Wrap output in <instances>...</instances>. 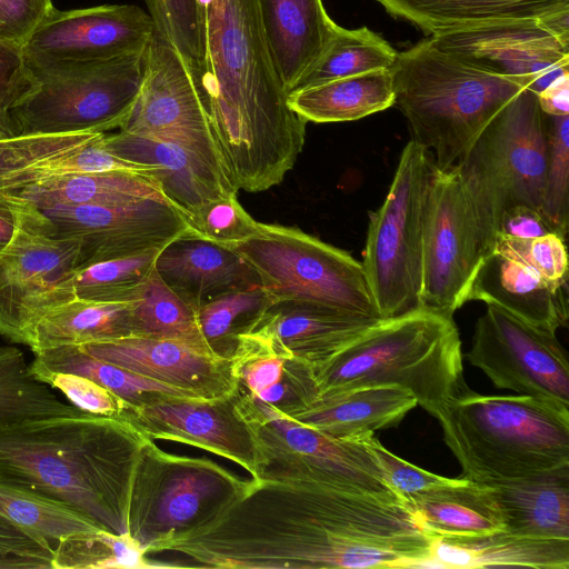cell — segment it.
<instances>
[{
	"label": "cell",
	"instance_id": "7402d4cb",
	"mask_svg": "<svg viewBox=\"0 0 569 569\" xmlns=\"http://www.w3.org/2000/svg\"><path fill=\"white\" fill-rule=\"evenodd\" d=\"M470 300L498 307L552 333L568 323L567 284L551 283L498 252L483 258L469 291Z\"/></svg>",
	"mask_w": 569,
	"mask_h": 569
},
{
	"label": "cell",
	"instance_id": "db71d44e",
	"mask_svg": "<svg viewBox=\"0 0 569 569\" xmlns=\"http://www.w3.org/2000/svg\"><path fill=\"white\" fill-rule=\"evenodd\" d=\"M19 224L18 206L0 197V252L9 244Z\"/></svg>",
	"mask_w": 569,
	"mask_h": 569
},
{
	"label": "cell",
	"instance_id": "277c9868",
	"mask_svg": "<svg viewBox=\"0 0 569 569\" xmlns=\"http://www.w3.org/2000/svg\"><path fill=\"white\" fill-rule=\"evenodd\" d=\"M319 396L371 386H398L437 418L469 387L452 320L419 309L382 319L316 369Z\"/></svg>",
	"mask_w": 569,
	"mask_h": 569
},
{
	"label": "cell",
	"instance_id": "4fadbf2b",
	"mask_svg": "<svg viewBox=\"0 0 569 569\" xmlns=\"http://www.w3.org/2000/svg\"><path fill=\"white\" fill-rule=\"evenodd\" d=\"M150 13L134 4L53 8L23 42L32 73L110 60L148 47L156 32Z\"/></svg>",
	"mask_w": 569,
	"mask_h": 569
},
{
	"label": "cell",
	"instance_id": "7a4b0ae2",
	"mask_svg": "<svg viewBox=\"0 0 569 569\" xmlns=\"http://www.w3.org/2000/svg\"><path fill=\"white\" fill-rule=\"evenodd\" d=\"M116 417L81 410L0 426V477L67 502L122 533L127 438Z\"/></svg>",
	"mask_w": 569,
	"mask_h": 569
},
{
	"label": "cell",
	"instance_id": "74e56055",
	"mask_svg": "<svg viewBox=\"0 0 569 569\" xmlns=\"http://www.w3.org/2000/svg\"><path fill=\"white\" fill-rule=\"evenodd\" d=\"M131 307L133 335L209 346L202 337L197 311L174 293L156 270Z\"/></svg>",
	"mask_w": 569,
	"mask_h": 569
},
{
	"label": "cell",
	"instance_id": "52a82bcc",
	"mask_svg": "<svg viewBox=\"0 0 569 569\" xmlns=\"http://www.w3.org/2000/svg\"><path fill=\"white\" fill-rule=\"evenodd\" d=\"M231 250L256 272L272 303L296 301L382 319L362 263L298 228L258 222L254 234Z\"/></svg>",
	"mask_w": 569,
	"mask_h": 569
},
{
	"label": "cell",
	"instance_id": "d4e9b609",
	"mask_svg": "<svg viewBox=\"0 0 569 569\" xmlns=\"http://www.w3.org/2000/svg\"><path fill=\"white\" fill-rule=\"evenodd\" d=\"M483 485L497 503L505 531L532 538L569 539V466Z\"/></svg>",
	"mask_w": 569,
	"mask_h": 569
},
{
	"label": "cell",
	"instance_id": "5bb4252c",
	"mask_svg": "<svg viewBox=\"0 0 569 569\" xmlns=\"http://www.w3.org/2000/svg\"><path fill=\"white\" fill-rule=\"evenodd\" d=\"M36 210L42 227L50 234L78 240L79 269L100 261L163 249L187 231L177 208L151 199Z\"/></svg>",
	"mask_w": 569,
	"mask_h": 569
},
{
	"label": "cell",
	"instance_id": "f5cc1de1",
	"mask_svg": "<svg viewBox=\"0 0 569 569\" xmlns=\"http://www.w3.org/2000/svg\"><path fill=\"white\" fill-rule=\"evenodd\" d=\"M541 111L548 116L569 114V73H565L537 93Z\"/></svg>",
	"mask_w": 569,
	"mask_h": 569
},
{
	"label": "cell",
	"instance_id": "ac0fdd59",
	"mask_svg": "<svg viewBox=\"0 0 569 569\" xmlns=\"http://www.w3.org/2000/svg\"><path fill=\"white\" fill-rule=\"evenodd\" d=\"M380 320L317 305L280 301L257 316L238 339L293 350L318 369Z\"/></svg>",
	"mask_w": 569,
	"mask_h": 569
},
{
	"label": "cell",
	"instance_id": "d590c367",
	"mask_svg": "<svg viewBox=\"0 0 569 569\" xmlns=\"http://www.w3.org/2000/svg\"><path fill=\"white\" fill-rule=\"evenodd\" d=\"M162 249L92 263L78 269L66 287L74 299L94 302H132L156 270Z\"/></svg>",
	"mask_w": 569,
	"mask_h": 569
},
{
	"label": "cell",
	"instance_id": "4dcf8cb0",
	"mask_svg": "<svg viewBox=\"0 0 569 569\" xmlns=\"http://www.w3.org/2000/svg\"><path fill=\"white\" fill-rule=\"evenodd\" d=\"M303 120L316 123L355 121L395 104L390 69L330 80L288 96Z\"/></svg>",
	"mask_w": 569,
	"mask_h": 569
},
{
	"label": "cell",
	"instance_id": "ee69618b",
	"mask_svg": "<svg viewBox=\"0 0 569 569\" xmlns=\"http://www.w3.org/2000/svg\"><path fill=\"white\" fill-rule=\"evenodd\" d=\"M217 489L218 479L207 471L187 470L177 473L160 497L158 523L168 528L186 525Z\"/></svg>",
	"mask_w": 569,
	"mask_h": 569
},
{
	"label": "cell",
	"instance_id": "8fae6325",
	"mask_svg": "<svg viewBox=\"0 0 569 569\" xmlns=\"http://www.w3.org/2000/svg\"><path fill=\"white\" fill-rule=\"evenodd\" d=\"M485 258L457 166L431 167L423 214L421 309L452 318Z\"/></svg>",
	"mask_w": 569,
	"mask_h": 569
},
{
	"label": "cell",
	"instance_id": "44dd1931",
	"mask_svg": "<svg viewBox=\"0 0 569 569\" xmlns=\"http://www.w3.org/2000/svg\"><path fill=\"white\" fill-rule=\"evenodd\" d=\"M156 271L196 311L222 295L261 286L237 252L196 238L180 237L166 246Z\"/></svg>",
	"mask_w": 569,
	"mask_h": 569
},
{
	"label": "cell",
	"instance_id": "8992f818",
	"mask_svg": "<svg viewBox=\"0 0 569 569\" xmlns=\"http://www.w3.org/2000/svg\"><path fill=\"white\" fill-rule=\"evenodd\" d=\"M548 154L546 114L537 93L525 88L492 118L456 164L485 257L493 252L506 210L518 204L540 210Z\"/></svg>",
	"mask_w": 569,
	"mask_h": 569
},
{
	"label": "cell",
	"instance_id": "6f0895ef",
	"mask_svg": "<svg viewBox=\"0 0 569 569\" xmlns=\"http://www.w3.org/2000/svg\"><path fill=\"white\" fill-rule=\"evenodd\" d=\"M146 1H147V4H148L150 14H152L154 12L156 8H157V4H158L159 0H146Z\"/></svg>",
	"mask_w": 569,
	"mask_h": 569
},
{
	"label": "cell",
	"instance_id": "f546056e",
	"mask_svg": "<svg viewBox=\"0 0 569 569\" xmlns=\"http://www.w3.org/2000/svg\"><path fill=\"white\" fill-rule=\"evenodd\" d=\"M390 14L429 34L506 20L540 19L569 0H377Z\"/></svg>",
	"mask_w": 569,
	"mask_h": 569
},
{
	"label": "cell",
	"instance_id": "cb8c5ba5",
	"mask_svg": "<svg viewBox=\"0 0 569 569\" xmlns=\"http://www.w3.org/2000/svg\"><path fill=\"white\" fill-rule=\"evenodd\" d=\"M398 386H371L319 396L293 418L336 439H360L398 425L415 407Z\"/></svg>",
	"mask_w": 569,
	"mask_h": 569
},
{
	"label": "cell",
	"instance_id": "1f68e13d",
	"mask_svg": "<svg viewBox=\"0 0 569 569\" xmlns=\"http://www.w3.org/2000/svg\"><path fill=\"white\" fill-rule=\"evenodd\" d=\"M131 335V302H94L74 298L51 308L38 320L29 348L37 353Z\"/></svg>",
	"mask_w": 569,
	"mask_h": 569
},
{
	"label": "cell",
	"instance_id": "7bdbcfd3",
	"mask_svg": "<svg viewBox=\"0 0 569 569\" xmlns=\"http://www.w3.org/2000/svg\"><path fill=\"white\" fill-rule=\"evenodd\" d=\"M151 17L157 31L178 50L198 76L203 57L198 0H159Z\"/></svg>",
	"mask_w": 569,
	"mask_h": 569
},
{
	"label": "cell",
	"instance_id": "60d3db41",
	"mask_svg": "<svg viewBox=\"0 0 569 569\" xmlns=\"http://www.w3.org/2000/svg\"><path fill=\"white\" fill-rule=\"evenodd\" d=\"M261 286L222 295L197 310L199 327L206 342L212 346L241 332L271 305ZM240 332V333H241Z\"/></svg>",
	"mask_w": 569,
	"mask_h": 569
},
{
	"label": "cell",
	"instance_id": "f907efd6",
	"mask_svg": "<svg viewBox=\"0 0 569 569\" xmlns=\"http://www.w3.org/2000/svg\"><path fill=\"white\" fill-rule=\"evenodd\" d=\"M551 232L540 212L529 206L518 204L506 210L500 219L498 234L528 239ZM497 238V237H496Z\"/></svg>",
	"mask_w": 569,
	"mask_h": 569
},
{
	"label": "cell",
	"instance_id": "83f0119b",
	"mask_svg": "<svg viewBox=\"0 0 569 569\" xmlns=\"http://www.w3.org/2000/svg\"><path fill=\"white\" fill-rule=\"evenodd\" d=\"M0 197L39 210L56 206L116 204L146 199L169 203L159 182L152 176L138 172L53 177L0 192Z\"/></svg>",
	"mask_w": 569,
	"mask_h": 569
},
{
	"label": "cell",
	"instance_id": "9a60e30c",
	"mask_svg": "<svg viewBox=\"0 0 569 569\" xmlns=\"http://www.w3.org/2000/svg\"><path fill=\"white\" fill-rule=\"evenodd\" d=\"M440 51L536 93L569 73V44L540 19L467 26L429 37Z\"/></svg>",
	"mask_w": 569,
	"mask_h": 569
},
{
	"label": "cell",
	"instance_id": "2e32d148",
	"mask_svg": "<svg viewBox=\"0 0 569 569\" xmlns=\"http://www.w3.org/2000/svg\"><path fill=\"white\" fill-rule=\"evenodd\" d=\"M103 142L114 154L153 168L167 200L181 213L238 193L213 143L121 130L104 134Z\"/></svg>",
	"mask_w": 569,
	"mask_h": 569
},
{
	"label": "cell",
	"instance_id": "6da1fadb",
	"mask_svg": "<svg viewBox=\"0 0 569 569\" xmlns=\"http://www.w3.org/2000/svg\"><path fill=\"white\" fill-rule=\"evenodd\" d=\"M203 57L197 77L214 146L239 190L279 184L302 151L307 121L288 104L257 0H198Z\"/></svg>",
	"mask_w": 569,
	"mask_h": 569
},
{
	"label": "cell",
	"instance_id": "f6af8a7d",
	"mask_svg": "<svg viewBox=\"0 0 569 569\" xmlns=\"http://www.w3.org/2000/svg\"><path fill=\"white\" fill-rule=\"evenodd\" d=\"M30 371L39 381L63 393L81 411L116 417L127 407L120 398L88 377L43 369Z\"/></svg>",
	"mask_w": 569,
	"mask_h": 569
},
{
	"label": "cell",
	"instance_id": "b9f144b4",
	"mask_svg": "<svg viewBox=\"0 0 569 569\" xmlns=\"http://www.w3.org/2000/svg\"><path fill=\"white\" fill-rule=\"evenodd\" d=\"M493 252L518 261L555 284H567L568 253L565 239L557 233L520 239L497 234Z\"/></svg>",
	"mask_w": 569,
	"mask_h": 569
},
{
	"label": "cell",
	"instance_id": "836d02e7",
	"mask_svg": "<svg viewBox=\"0 0 569 569\" xmlns=\"http://www.w3.org/2000/svg\"><path fill=\"white\" fill-rule=\"evenodd\" d=\"M29 368L72 372L88 377L116 395L127 406L138 405L143 395L206 400L188 390L98 359L84 352L79 346H63L37 352Z\"/></svg>",
	"mask_w": 569,
	"mask_h": 569
},
{
	"label": "cell",
	"instance_id": "5b68a950",
	"mask_svg": "<svg viewBox=\"0 0 569 569\" xmlns=\"http://www.w3.org/2000/svg\"><path fill=\"white\" fill-rule=\"evenodd\" d=\"M395 104L412 139L440 170L455 167L492 118L522 89L512 79L470 67L430 38L397 52L390 68Z\"/></svg>",
	"mask_w": 569,
	"mask_h": 569
},
{
	"label": "cell",
	"instance_id": "681fc988",
	"mask_svg": "<svg viewBox=\"0 0 569 569\" xmlns=\"http://www.w3.org/2000/svg\"><path fill=\"white\" fill-rule=\"evenodd\" d=\"M53 8L52 0H0V40L22 46Z\"/></svg>",
	"mask_w": 569,
	"mask_h": 569
},
{
	"label": "cell",
	"instance_id": "ba28073f",
	"mask_svg": "<svg viewBox=\"0 0 569 569\" xmlns=\"http://www.w3.org/2000/svg\"><path fill=\"white\" fill-rule=\"evenodd\" d=\"M432 157L410 140L383 203L370 212L362 266L382 319L421 309L422 232Z\"/></svg>",
	"mask_w": 569,
	"mask_h": 569
},
{
	"label": "cell",
	"instance_id": "ffe728a7",
	"mask_svg": "<svg viewBox=\"0 0 569 569\" xmlns=\"http://www.w3.org/2000/svg\"><path fill=\"white\" fill-rule=\"evenodd\" d=\"M84 352L210 400L224 360L213 348L178 339L131 335L79 346Z\"/></svg>",
	"mask_w": 569,
	"mask_h": 569
},
{
	"label": "cell",
	"instance_id": "f35d334b",
	"mask_svg": "<svg viewBox=\"0 0 569 569\" xmlns=\"http://www.w3.org/2000/svg\"><path fill=\"white\" fill-rule=\"evenodd\" d=\"M548 164L540 214L551 232L566 238L569 226V114L548 116Z\"/></svg>",
	"mask_w": 569,
	"mask_h": 569
},
{
	"label": "cell",
	"instance_id": "484cf974",
	"mask_svg": "<svg viewBox=\"0 0 569 569\" xmlns=\"http://www.w3.org/2000/svg\"><path fill=\"white\" fill-rule=\"evenodd\" d=\"M430 539L431 567L569 568V539L532 538L505 530L477 536Z\"/></svg>",
	"mask_w": 569,
	"mask_h": 569
},
{
	"label": "cell",
	"instance_id": "8d00e7d4",
	"mask_svg": "<svg viewBox=\"0 0 569 569\" xmlns=\"http://www.w3.org/2000/svg\"><path fill=\"white\" fill-rule=\"evenodd\" d=\"M78 410L61 401L52 388L33 377L20 349L0 346V426Z\"/></svg>",
	"mask_w": 569,
	"mask_h": 569
},
{
	"label": "cell",
	"instance_id": "7c38bea8",
	"mask_svg": "<svg viewBox=\"0 0 569 569\" xmlns=\"http://www.w3.org/2000/svg\"><path fill=\"white\" fill-rule=\"evenodd\" d=\"M466 356L497 388L569 408V365L556 333L487 305Z\"/></svg>",
	"mask_w": 569,
	"mask_h": 569
},
{
	"label": "cell",
	"instance_id": "e575fe53",
	"mask_svg": "<svg viewBox=\"0 0 569 569\" xmlns=\"http://www.w3.org/2000/svg\"><path fill=\"white\" fill-rule=\"evenodd\" d=\"M396 58L397 51L367 27L349 30L338 26L318 60L291 92L339 78L390 69Z\"/></svg>",
	"mask_w": 569,
	"mask_h": 569
},
{
	"label": "cell",
	"instance_id": "603a6c76",
	"mask_svg": "<svg viewBox=\"0 0 569 569\" xmlns=\"http://www.w3.org/2000/svg\"><path fill=\"white\" fill-rule=\"evenodd\" d=\"M264 39L288 94L318 60L338 24L322 0H257Z\"/></svg>",
	"mask_w": 569,
	"mask_h": 569
},
{
	"label": "cell",
	"instance_id": "3957f363",
	"mask_svg": "<svg viewBox=\"0 0 569 569\" xmlns=\"http://www.w3.org/2000/svg\"><path fill=\"white\" fill-rule=\"evenodd\" d=\"M436 419L469 481L503 482L569 466V408L550 401L468 388Z\"/></svg>",
	"mask_w": 569,
	"mask_h": 569
},
{
	"label": "cell",
	"instance_id": "9f6ffc18",
	"mask_svg": "<svg viewBox=\"0 0 569 569\" xmlns=\"http://www.w3.org/2000/svg\"><path fill=\"white\" fill-rule=\"evenodd\" d=\"M16 137L9 113L0 114V140Z\"/></svg>",
	"mask_w": 569,
	"mask_h": 569
},
{
	"label": "cell",
	"instance_id": "d6986e66",
	"mask_svg": "<svg viewBox=\"0 0 569 569\" xmlns=\"http://www.w3.org/2000/svg\"><path fill=\"white\" fill-rule=\"evenodd\" d=\"M258 408L302 461L306 480L401 500L362 438L336 439L289 418L273 405L258 401Z\"/></svg>",
	"mask_w": 569,
	"mask_h": 569
},
{
	"label": "cell",
	"instance_id": "4316f807",
	"mask_svg": "<svg viewBox=\"0 0 569 569\" xmlns=\"http://www.w3.org/2000/svg\"><path fill=\"white\" fill-rule=\"evenodd\" d=\"M211 400L164 398L136 406V411L161 436L199 445L252 469L248 435L210 403Z\"/></svg>",
	"mask_w": 569,
	"mask_h": 569
},
{
	"label": "cell",
	"instance_id": "bcb514c9",
	"mask_svg": "<svg viewBox=\"0 0 569 569\" xmlns=\"http://www.w3.org/2000/svg\"><path fill=\"white\" fill-rule=\"evenodd\" d=\"M363 442L376 457L389 487L400 499L433 488L453 485L460 478L451 479L426 471L397 457L386 449L373 435L362 437Z\"/></svg>",
	"mask_w": 569,
	"mask_h": 569
},
{
	"label": "cell",
	"instance_id": "9c48e42d",
	"mask_svg": "<svg viewBox=\"0 0 569 569\" xmlns=\"http://www.w3.org/2000/svg\"><path fill=\"white\" fill-rule=\"evenodd\" d=\"M147 48L97 63L32 73L34 88L9 111L16 136L120 129L140 92Z\"/></svg>",
	"mask_w": 569,
	"mask_h": 569
},
{
	"label": "cell",
	"instance_id": "f1b7e54d",
	"mask_svg": "<svg viewBox=\"0 0 569 569\" xmlns=\"http://www.w3.org/2000/svg\"><path fill=\"white\" fill-rule=\"evenodd\" d=\"M401 502L429 538L477 536L503 530L489 488L461 477L453 485L403 497Z\"/></svg>",
	"mask_w": 569,
	"mask_h": 569
},
{
	"label": "cell",
	"instance_id": "c3c4849f",
	"mask_svg": "<svg viewBox=\"0 0 569 569\" xmlns=\"http://www.w3.org/2000/svg\"><path fill=\"white\" fill-rule=\"evenodd\" d=\"M36 86L22 47L0 40V114L9 113Z\"/></svg>",
	"mask_w": 569,
	"mask_h": 569
},
{
	"label": "cell",
	"instance_id": "7dc6e473",
	"mask_svg": "<svg viewBox=\"0 0 569 569\" xmlns=\"http://www.w3.org/2000/svg\"><path fill=\"white\" fill-rule=\"evenodd\" d=\"M53 545L0 517V569H52Z\"/></svg>",
	"mask_w": 569,
	"mask_h": 569
},
{
	"label": "cell",
	"instance_id": "816d5d0a",
	"mask_svg": "<svg viewBox=\"0 0 569 569\" xmlns=\"http://www.w3.org/2000/svg\"><path fill=\"white\" fill-rule=\"evenodd\" d=\"M282 376L283 359L279 356L258 358L243 370L244 382L253 396L280 382Z\"/></svg>",
	"mask_w": 569,
	"mask_h": 569
},
{
	"label": "cell",
	"instance_id": "d6a6232c",
	"mask_svg": "<svg viewBox=\"0 0 569 569\" xmlns=\"http://www.w3.org/2000/svg\"><path fill=\"white\" fill-rule=\"evenodd\" d=\"M0 517L51 545L76 533L104 529L67 502L2 477Z\"/></svg>",
	"mask_w": 569,
	"mask_h": 569
},
{
	"label": "cell",
	"instance_id": "ab89813d",
	"mask_svg": "<svg viewBox=\"0 0 569 569\" xmlns=\"http://www.w3.org/2000/svg\"><path fill=\"white\" fill-rule=\"evenodd\" d=\"M187 238L209 241L231 249L254 234L256 221L240 204L237 194L207 202L181 213Z\"/></svg>",
	"mask_w": 569,
	"mask_h": 569
},
{
	"label": "cell",
	"instance_id": "11a10c76",
	"mask_svg": "<svg viewBox=\"0 0 569 569\" xmlns=\"http://www.w3.org/2000/svg\"><path fill=\"white\" fill-rule=\"evenodd\" d=\"M284 395H286L284 386L282 383L278 382L271 387L263 389L262 391H260L259 393H257L253 397L257 401H261V402H264L268 405H274L278 401L282 400Z\"/></svg>",
	"mask_w": 569,
	"mask_h": 569
},
{
	"label": "cell",
	"instance_id": "e0dca14e",
	"mask_svg": "<svg viewBox=\"0 0 569 569\" xmlns=\"http://www.w3.org/2000/svg\"><path fill=\"white\" fill-rule=\"evenodd\" d=\"M119 130L187 137L214 144L196 73L157 30L147 48L139 96Z\"/></svg>",
	"mask_w": 569,
	"mask_h": 569
},
{
	"label": "cell",
	"instance_id": "30bf717a",
	"mask_svg": "<svg viewBox=\"0 0 569 569\" xmlns=\"http://www.w3.org/2000/svg\"><path fill=\"white\" fill-rule=\"evenodd\" d=\"M16 204L19 224L0 252V335L29 347L38 320L73 299L66 284L79 269V242L50 234L34 208Z\"/></svg>",
	"mask_w": 569,
	"mask_h": 569
}]
</instances>
